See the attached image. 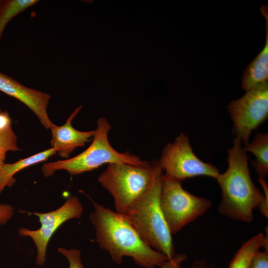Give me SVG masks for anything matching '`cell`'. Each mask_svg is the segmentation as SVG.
I'll return each mask as SVG.
<instances>
[{"label": "cell", "mask_w": 268, "mask_h": 268, "mask_svg": "<svg viewBox=\"0 0 268 268\" xmlns=\"http://www.w3.org/2000/svg\"><path fill=\"white\" fill-rule=\"evenodd\" d=\"M89 219L95 229L96 241L114 262L121 264L125 256L144 268L161 267L168 260L148 245L125 216L92 201Z\"/></svg>", "instance_id": "cell-2"}, {"label": "cell", "mask_w": 268, "mask_h": 268, "mask_svg": "<svg viewBox=\"0 0 268 268\" xmlns=\"http://www.w3.org/2000/svg\"><path fill=\"white\" fill-rule=\"evenodd\" d=\"M1 110V109L0 108V111Z\"/></svg>", "instance_id": "cell-25"}, {"label": "cell", "mask_w": 268, "mask_h": 268, "mask_svg": "<svg viewBox=\"0 0 268 268\" xmlns=\"http://www.w3.org/2000/svg\"><path fill=\"white\" fill-rule=\"evenodd\" d=\"M189 268H219V267L213 263H209L205 260L201 259L194 261Z\"/></svg>", "instance_id": "cell-22"}, {"label": "cell", "mask_w": 268, "mask_h": 268, "mask_svg": "<svg viewBox=\"0 0 268 268\" xmlns=\"http://www.w3.org/2000/svg\"><path fill=\"white\" fill-rule=\"evenodd\" d=\"M266 235L259 233L250 238L235 254L227 268H249L252 256L261 248L268 251V228Z\"/></svg>", "instance_id": "cell-14"}, {"label": "cell", "mask_w": 268, "mask_h": 268, "mask_svg": "<svg viewBox=\"0 0 268 268\" xmlns=\"http://www.w3.org/2000/svg\"><path fill=\"white\" fill-rule=\"evenodd\" d=\"M227 107L233 123V133L245 146L252 132L268 119V82L247 91Z\"/></svg>", "instance_id": "cell-8"}, {"label": "cell", "mask_w": 268, "mask_h": 268, "mask_svg": "<svg viewBox=\"0 0 268 268\" xmlns=\"http://www.w3.org/2000/svg\"><path fill=\"white\" fill-rule=\"evenodd\" d=\"M56 153V149L51 147L29 157L21 159L13 163H5L0 172V194L5 187H10L15 182L14 176L20 171L34 164L46 161Z\"/></svg>", "instance_id": "cell-13"}, {"label": "cell", "mask_w": 268, "mask_h": 268, "mask_svg": "<svg viewBox=\"0 0 268 268\" xmlns=\"http://www.w3.org/2000/svg\"><path fill=\"white\" fill-rule=\"evenodd\" d=\"M83 211V206L76 196L69 197L59 208L48 212H33L37 216L41 224L36 230L21 227L18 229L21 236L29 237L34 243L37 257L36 263L42 266L46 261L48 244L58 228L66 221L79 218Z\"/></svg>", "instance_id": "cell-9"}, {"label": "cell", "mask_w": 268, "mask_h": 268, "mask_svg": "<svg viewBox=\"0 0 268 268\" xmlns=\"http://www.w3.org/2000/svg\"><path fill=\"white\" fill-rule=\"evenodd\" d=\"M111 128L106 119L99 118L90 145L73 157L44 164L41 168L43 175L48 177L58 170H64L70 175H76L94 170L105 164L127 163L143 167L150 165L148 161L129 152L121 153L115 149L108 140Z\"/></svg>", "instance_id": "cell-4"}, {"label": "cell", "mask_w": 268, "mask_h": 268, "mask_svg": "<svg viewBox=\"0 0 268 268\" xmlns=\"http://www.w3.org/2000/svg\"><path fill=\"white\" fill-rule=\"evenodd\" d=\"M4 0H0V7L1 6V5H2V4L3 3V2H4Z\"/></svg>", "instance_id": "cell-24"}, {"label": "cell", "mask_w": 268, "mask_h": 268, "mask_svg": "<svg viewBox=\"0 0 268 268\" xmlns=\"http://www.w3.org/2000/svg\"><path fill=\"white\" fill-rule=\"evenodd\" d=\"M0 91L26 105L41 124L50 129L55 124L50 120L47 107L51 96L47 93L27 87L12 77L0 72Z\"/></svg>", "instance_id": "cell-10"}, {"label": "cell", "mask_w": 268, "mask_h": 268, "mask_svg": "<svg viewBox=\"0 0 268 268\" xmlns=\"http://www.w3.org/2000/svg\"><path fill=\"white\" fill-rule=\"evenodd\" d=\"M268 6L261 8L266 20V41L263 49L248 65L242 76V88L246 91L268 82Z\"/></svg>", "instance_id": "cell-12"}, {"label": "cell", "mask_w": 268, "mask_h": 268, "mask_svg": "<svg viewBox=\"0 0 268 268\" xmlns=\"http://www.w3.org/2000/svg\"><path fill=\"white\" fill-rule=\"evenodd\" d=\"M232 142L233 146L227 150L228 169L215 179L222 192L218 211L223 215L250 223L253 219V210L259 207L261 213L268 218V187L266 180L258 179L263 195L252 180L248 156L242 147V141L235 137Z\"/></svg>", "instance_id": "cell-1"}, {"label": "cell", "mask_w": 268, "mask_h": 268, "mask_svg": "<svg viewBox=\"0 0 268 268\" xmlns=\"http://www.w3.org/2000/svg\"><path fill=\"white\" fill-rule=\"evenodd\" d=\"M81 107L82 105L77 107L64 125H54L50 129L52 133L51 147L54 148L56 153L66 159L69 158L70 154L77 147H82L90 141L95 134V130L82 132L72 127L71 122Z\"/></svg>", "instance_id": "cell-11"}, {"label": "cell", "mask_w": 268, "mask_h": 268, "mask_svg": "<svg viewBox=\"0 0 268 268\" xmlns=\"http://www.w3.org/2000/svg\"><path fill=\"white\" fill-rule=\"evenodd\" d=\"M58 251L67 260L69 263L68 268H84L81 261V252L79 250L60 247L58 249Z\"/></svg>", "instance_id": "cell-18"}, {"label": "cell", "mask_w": 268, "mask_h": 268, "mask_svg": "<svg viewBox=\"0 0 268 268\" xmlns=\"http://www.w3.org/2000/svg\"><path fill=\"white\" fill-rule=\"evenodd\" d=\"M38 2L37 0H4L0 7V41L9 22Z\"/></svg>", "instance_id": "cell-16"}, {"label": "cell", "mask_w": 268, "mask_h": 268, "mask_svg": "<svg viewBox=\"0 0 268 268\" xmlns=\"http://www.w3.org/2000/svg\"><path fill=\"white\" fill-rule=\"evenodd\" d=\"M158 162L165 174L181 182L199 176L216 179L220 174L216 167L204 162L196 155L189 138L184 133L165 146Z\"/></svg>", "instance_id": "cell-7"}, {"label": "cell", "mask_w": 268, "mask_h": 268, "mask_svg": "<svg viewBox=\"0 0 268 268\" xmlns=\"http://www.w3.org/2000/svg\"><path fill=\"white\" fill-rule=\"evenodd\" d=\"M152 163L153 174L149 186L123 215L148 245L171 260L176 255L175 248L160 204L163 171L158 160Z\"/></svg>", "instance_id": "cell-3"}, {"label": "cell", "mask_w": 268, "mask_h": 268, "mask_svg": "<svg viewBox=\"0 0 268 268\" xmlns=\"http://www.w3.org/2000/svg\"><path fill=\"white\" fill-rule=\"evenodd\" d=\"M153 174V163L146 167L111 163L98 180L113 196L115 211L124 214L146 190Z\"/></svg>", "instance_id": "cell-5"}, {"label": "cell", "mask_w": 268, "mask_h": 268, "mask_svg": "<svg viewBox=\"0 0 268 268\" xmlns=\"http://www.w3.org/2000/svg\"><path fill=\"white\" fill-rule=\"evenodd\" d=\"M17 137L13 132L9 113L0 111V151L20 150L17 145Z\"/></svg>", "instance_id": "cell-17"}, {"label": "cell", "mask_w": 268, "mask_h": 268, "mask_svg": "<svg viewBox=\"0 0 268 268\" xmlns=\"http://www.w3.org/2000/svg\"><path fill=\"white\" fill-rule=\"evenodd\" d=\"M14 209L8 204L0 203V226L7 223L14 215Z\"/></svg>", "instance_id": "cell-20"}, {"label": "cell", "mask_w": 268, "mask_h": 268, "mask_svg": "<svg viewBox=\"0 0 268 268\" xmlns=\"http://www.w3.org/2000/svg\"><path fill=\"white\" fill-rule=\"evenodd\" d=\"M187 259V256L185 254H176L171 259L165 261L161 266V268H181L180 267L182 263Z\"/></svg>", "instance_id": "cell-21"}, {"label": "cell", "mask_w": 268, "mask_h": 268, "mask_svg": "<svg viewBox=\"0 0 268 268\" xmlns=\"http://www.w3.org/2000/svg\"><path fill=\"white\" fill-rule=\"evenodd\" d=\"M245 151L251 152L256 159L251 162L259 175V178H266L268 174V134L257 133L253 140L244 146Z\"/></svg>", "instance_id": "cell-15"}, {"label": "cell", "mask_w": 268, "mask_h": 268, "mask_svg": "<svg viewBox=\"0 0 268 268\" xmlns=\"http://www.w3.org/2000/svg\"><path fill=\"white\" fill-rule=\"evenodd\" d=\"M249 268H268V251H257L251 258Z\"/></svg>", "instance_id": "cell-19"}, {"label": "cell", "mask_w": 268, "mask_h": 268, "mask_svg": "<svg viewBox=\"0 0 268 268\" xmlns=\"http://www.w3.org/2000/svg\"><path fill=\"white\" fill-rule=\"evenodd\" d=\"M6 153L5 152L0 151V172L3 165L4 164Z\"/></svg>", "instance_id": "cell-23"}, {"label": "cell", "mask_w": 268, "mask_h": 268, "mask_svg": "<svg viewBox=\"0 0 268 268\" xmlns=\"http://www.w3.org/2000/svg\"><path fill=\"white\" fill-rule=\"evenodd\" d=\"M181 183L163 174L160 204L172 234H176L203 215L212 205L208 199L194 195L185 190Z\"/></svg>", "instance_id": "cell-6"}]
</instances>
